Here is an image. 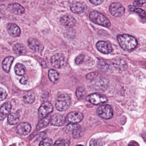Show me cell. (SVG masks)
Masks as SVG:
<instances>
[{"instance_id": "8", "label": "cell", "mask_w": 146, "mask_h": 146, "mask_svg": "<svg viewBox=\"0 0 146 146\" xmlns=\"http://www.w3.org/2000/svg\"><path fill=\"white\" fill-rule=\"evenodd\" d=\"M53 110V106L50 102H46L42 105L38 110V115L40 118L47 116Z\"/></svg>"}, {"instance_id": "25", "label": "cell", "mask_w": 146, "mask_h": 146, "mask_svg": "<svg viewBox=\"0 0 146 146\" xmlns=\"http://www.w3.org/2000/svg\"><path fill=\"white\" fill-rule=\"evenodd\" d=\"M48 76L50 80L53 83H57L59 80V74L54 69H50L48 72Z\"/></svg>"}, {"instance_id": "26", "label": "cell", "mask_w": 146, "mask_h": 146, "mask_svg": "<svg viewBox=\"0 0 146 146\" xmlns=\"http://www.w3.org/2000/svg\"><path fill=\"white\" fill-rule=\"evenodd\" d=\"M76 94L77 98L79 99H84L86 95V91L83 87H79L76 89Z\"/></svg>"}, {"instance_id": "15", "label": "cell", "mask_w": 146, "mask_h": 146, "mask_svg": "<svg viewBox=\"0 0 146 146\" xmlns=\"http://www.w3.org/2000/svg\"><path fill=\"white\" fill-rule=\"evenodd\" d=\"M12 105L9 102L4 103L0 108V121L5 119L9 115Z\"/></svg>"}, {"instance_id": "10", "label": "cell", "mask_w": 146, "mask_h": 146, "mask_svg": "<svg viewBox=\"0 0 146 146\" xmlns=\"http://www.w3.org/2000/svg\"><path fill=\"white\" fill-rule=\"evenodd\" d=\"M96 47L98 50L103 54H109L112 51L111 45L109 42L106 41H99L96 44Z\"/></svg>"}, {"instance_id": "13", "label": "cell", "mask_w": 146, "mask_h": 146, "mask_svg": "<svg viewBox=\"0 0 146 146\" xmlns=\"http://www.w3.org/2000/svg\"><path fill=\"white\" fill-rule=\"evenodd\" d=\"M7 9L10 13L17 15H21L25 13V9L19 3H10L7 6Z\"/></svg>"}, {"instance_id": "22", "label": "cell", "mask_w": 146, "mask_h": 146, "mask_svg": "<svg viewBox=\"0 0 146 146\" xmlns=\"http://www.w3.org/2000/svg\"><path fill=\"white\" fill-rule=\"evenodd\" d=\"M19 118L20 115L19 112L11 113L8 117V123L10 125H15L19 122Z\"/></svg>"}, {"instance_id": "2", "label": "cell", "mask_w": 146, "mask_h": 146, "mask_svg": "<svg viewBox=\"0 0 146 146\" xmlns=\"http://www.w3.org/2000/svg\"><path fill=\"white\" fill-rule=\"evenodd\" d=\"M90 20L94 23L106 27L111 26V23L108 18L103 14L98 11H94L90 13L89 15Z\"/></svg>"}, {"instance_id": "37", "label": "cell", "mask_w": 146, "mask_h": 146, "mask_svg": "<svg viewBox=\"0 0 146 146\" xmlns=\"http://www.w3.org/2000/svg\"><path fill=\"white\" fill-rule=\"evenodd\" d=\"M104 1V0H89L90 3L95 6L100 5Z\"/></svg>"}, {"instance_id": "36", "label": "cell", "mask_w": 146, "mask_h": 146, "mask_svg": "<svg viewBox=\"0 0 146 146\" xmlns=\"http://www.w3.org/2000/svg\"><path fill=\"white\" fill-rule=\"evenodd\" d=\"M28 77L27 75H24L22 77H21V79L20 80V82L21 84L22 85H25L27 83V81H28Z\"/></svg>"}, {"instance_id": "3", "label": "cell", "mask_w": 146, "mask_h": 146, "mask_svg": "<svg viewBox=\"0 0 146 146\" xmlns=\"http://www.w3.org/2000/svg\"><path fill=\"white\" fill-rule=\"evenodd\" d=\"M71 99L68 94L63 93L59 95L56 102V108L60 111H65L70 107Z\"/></svg>"}, {"instance_id": "33", "label": "cell", "mask_w": 146, "mask_h": 146, "mask_svg": "<svg viewBox=\"0 0 146 146\" xmlns=\"http://www.w3.org/2000/svg\"><path fill=\"white\" fill-rule=\"evenodd\" d=\"M99 67H100L99 68L100 69L103 70V71H108L110 68L109 65L104 62H100V63L99 64Z\"/></svg>"}, {"instance_id": "32", "label": "cell", "mask_w": 146, "mask_h": 146, "mask_svg": "<svg viewBox=\"0 0 146 146\" xmlns=\"http://www.w3.org/2000/svg\"><path fill=\"white\" fill-rule=\"evenodd\" d=\"M7 93L3 88L0 87V101H3L6 98Z\"/></svg>"}, {"instance_id": "34", "label": "cell", "mask_w": 146, "mask_h": 146, "mask_svg": "<svg viewBox=\"0 0 146 146\" xmlns=\"http://www.w3.org/2000/svg\"><path fill=\"white\" fill-rule=\"evenodd\" d=\"M98 74L96 73H92L88 74L86 76V78L88 80H93L96 79V77L98 76Z\"/></svg>"}, {"instance_id": "21", "label": "cell", "mask_w": 146, "mask_h": 146, "mask_svg": "<svg viewBox=\"0 0 146 146\" xmlns=\"http://www.w3.org/2000/svg\"><path fill=\"white\" fill-rule=\"evenodd\" d=\"M23 98L25 103L30 104L35 101V96L33 92H26L23 94Z\"/></svg>"}, {"instance_id": "19", "label": "cell", "mask_w": 146, "mask_h": 146, "mask_svg": "<svg viewBox=\"0 0 146 146\" xmlns=\"http://www.w3.org/2000/svg\"><path fill=\"white\" fill-rule=\"evenodd\" d=\"M13 57L9 56L6 57L2 62L3 69L6 73H8L10 70V67L13 61Z\"/></svg>"}, {"instance_id": "29", "label": "cell", "mask_w": 146, "mask_h": 146, "mask_svg": "<svg viewBox=\"0 0 146 146\" xmlns=\"http://www.w3.org/2000/svg\"><path fill=\"white\" fill-rule=\"evenodd\" d=\"M70 142L67 140L60 139L57 140L54 144V146H69Z\"/></svg>"}, {"instance_id": "27", "label": "cell", "mask_w": 146, "mask_h": 146, "mask_svg": "<svg viewBox=\"0 0 146 146\" xmlns=\"http://www.w3.org/2000/svg\"><path fill=\"white\" fill-rule=\"evenodd\" d=\"M128 9L130 11L132 12H135L139 14L141 17H144L145 16L146 13L145 12L143 9L139 8H136L134 6L130 5L128 6Z\"/></svg>"}, {"instance_id": "20", "label": "cell", "mask_w": 146, "mask_h": 146, "mask_svg": "<svg viewBox=\"0 0 146 146\" xmlns=\"http://www.w3.org/2000/svg\"><path fill=\"white\" fill-rule=\"evenodd\" d=\"M51 117L50 115L47 116L44 118H42V119L38 122V123L37 125V130H40L42 128L47 127L49 123L51 121Z\"/></svg>"}, {"instance_id": "11", "label": "cell", "mask_w": 146, "mask_h": 146, "mask_svg": "<svg viewBox=\"0 0 146 146\" xmlns=\"http://www.w3.org/2000/svg\"><path fill=\"white\" fill-rule=\"evenodd\" d=\"M27 43L29 47L35 52H41L43 50V45L37 39L33 38L29 39Z\"/></svg>"}, {"instance_id": "12", "label": "cell", "mask_w": 146, "mask_h": 146, "mask_svg": "<svg viewBox=\"0 0 146 146\" xmlns=\"http://www.w3.org/2000/svg\"><path fill=\"white\" fill-rule=\"evenodd\" d=\"M60 21L62 25L68 28L74 26L76 23L75 19L70 15H65L62 16L60 19Z\"/></svg>"}, {"instance_id": "24", "label": "cell", "mask_w": 146, "mask_h": 146, "mask_svg": "<svg viewBox=\"0 0 146 146\" xmlns=\"http://www.w3.org/2000/svg\"><path fill=\"white\" fill-rule=\"evenodd\" d=\"M14 70L15 74L19 76L24 75L26 73L25 67L22 63H17L15 66Z\"/></svg>"}, {"instance_id": "9", "label": "cell", "mask_w": 146, "mask_h": 146, "mask_svg": "<svg viewBox=\"0 0 146 146\" xmlns=\"http://www.w3.org/2000/svg\"><path fill=\"white\" fill-rule=\"evenodd\" d=\"M83 119V115L81 112L73 111L67 115L66 121L70 123H76L81 121Z\"/></svg>"}, {"instance_id": "6", "label": "cell", "mask_w": 146, "mask_h": 146, "mask_svg": "<svg viewBox=\"0 0 146 146\" xmlns=\"http://www.w3.org/2000/svg\"><path fill=\"white\" fill-rule=\"evenodd\" d=\"M86 100L94 105L101 104L106 103L107 101V98L98 93H94L88 96Z\"/></svg>"}, {"instance_id": "31", "label": "cell", "mask_w": 146, "mask_h": 146, "mask_svg": "<svg viewBox=\"0 0 146 146\" xmlns=\"http://www.w3.org/2000/svg\"><path fill=\"white\" fill-rule=\"evenodd\" d=\"M84 58H85V56L83 55H80L76 57V58L75 61L76 63L77 64H80L83 63L84 61Z\"/></svg>"}, {"instance_id": "35", "label": "cell", "mask_w": 146, "mask_h": 146, "mask_svg": "<svg viewBox=\"0 0 146 146\" xmlns=\"http://www.w3.org/2000/svg\"><path fill=\"white\" fill-rule=\"evenodd\" d=\"M146 3V0H135L134 5L136 7H140Z\"/></svg>"}, {"instance_id": "17", "label": "cell", "mask_w": 146, "mask_h": 146, "mask_svg": "<svg viewBox=\"0 0 146 146\" xmlns=\"http://www.w3.org/2000/svg\"><path fill=\"white\" fill-rule=\"evenodd\" d=\"M66 121V119L64 116L59 114H55L51 118V123L54 126H62Z\"/></svg>"}, {"instance_id": "4", "label": "cell", "mask_w": 146, "mask_h": 146, "mask_svg": "<svg viewBox=\"0 0 146 146\" xmlns=\"http://www.w3.org/2000/svg\"><path fill=\"white\" fill-rule=\"evenodd\" d=\"M97 113L99 116L104 119H110L113 116V110L110 105H104L98 108Z\"/></svg>"}, {"instance_id": "39", "label": "cell", "mask_w": 146, "mask_h": 146, "mask_svg": "<svg viewBox=\"0 0 146 146\" xmlns=\"http://www.w3.org/2000/svg\"><path fill=\"white\" fill-rule=\"evenodd\" d=\"M0 21H1V18H0Z\"/></svg>"}, {"instance_id": "7", "label": "cell", "mask_w": 146, "mask_h": 146, "mask_svg": "<svg viewBox=\"0 0 146 146\" xmlns=\"http://www.w3.org/2000/svg\"><path fill=\"white\" fill-rule=\"evenodd\" d=\"M110 11L112 15L115 17H119L124 14L125 9L121 3L114 2L110 6Z\"/></svg>"}, {"instance_id": "28", "label": "cell", "mask_w": 146, "mask_h": 146, "mask_svg": "<svg viewBox=\"0 0 146 146\" xmlns=\"http://www.w3.org/2000/svg\"><path fill=\"white\" fill-rule=\"evenodd\" d=\"M80 127V125L76 123H70L66 127V131L67 133H72L75 131L76 129Z\"/></svg>"}, {"instance_id": "30", "label": "cell", "mask_w": 146, "mask_h": 146, "mask_svg": "<svg viewBox=\"0 0 146 146\" xmlns=\"http://www.w3.org/2000/svg\"><path fill=\"white\" fill-rule=\"evenodd\" d=\"M53 144V141L51 139L49 138H46L43 140L40 144L39 146H51Z\"/></svg>"}, {"instance_id": "18", "label": "cell", "mask_w": 146, "mask_h": 146, "mask_svg": "<svg viewBox=\"0 0 146 146\" xmlns=\"http://www.w3.org/2000/svg\"><path fill=\"white\" fill-rule=\"evenodd\" d=\"M71 9L73 13L76 14L82 13L85 9V7L82 3L78 2H73L71 5Z\"/></svg>"}, {"instance_id": "16", "label": "cell", "mask_w": 146, "mask_h": 146, "mask_svg": "<svg viewBox=\"0 0 146 146\" xmlns=\"http://www.w3.org/2000/svg\"><path fill=\"white\" fill-rule=\"evenodd\" d=\"M7 30L10 36L14 37H19L21 34L19 27L13 23H9L7 26Z\"/></svg>"}, {"instance_id": "1", "label": "cell", "mask_w": 146, "mask_h": 146, "mask_svg": "<svg viewBox=\"0 0 146 146\" xmlns=\"http://www.w3.org/2000/svg\"><path fill=\"white\" fill-rule=\"evenodd\" d=\"M117 39L120 46L127 51L133 49L138 44L135 38L128 34L118 35Z\"/></svg>"}, {"instance_id": "14", "label": "cell", "mask_w": 146, "mask_h": 146, "mask_svg": "<svg viewBox=\"0 0 146 146\" xmlns=\"http://www.w3.org/2000/svg\"><path fill=\"white\" fill-rule=\"evenodd\" d=\"M31 130V127L28 123H22L17 127V133L21 135H27L30 133Z\"/></svg>"}, {"instance_id": "5", "label": "cell", "mask_w": 146, "mask_h": 146, "mask_svg": "<svg viewBox=\"0 0 146 146\" xmlns=\"http://www.w3.org/2000/svg\"><path fill=\"white\" fill-rule=\"evenodd\" d=\"M50 62L54 67L60 69L66 66V59L63 55L56 54L51 57Z\"/></svg>"}, {"instance_id": "23", "label": "cell", "mask_w": 146, "mask_h": 146, "mask_svg": "<svg viewBox=\"0 0 146 146\" xmlns=\"http://www.w3.org/2000/svg\"><path fill=\"white\" fill-rule=\"evenodd\" d=\"M13 50L15 53L19 55H24L27 52L25 47L21 43H17L15 45L13 48Z\"/></svg>"}, {"instance_id": "38", "label": "cell", "mask_w": 146, "mask_h": 146, "mask_svg": "<svg viewBox=\"0 0 146 146\" xmlns=\"http://www.w3.org/2000/svg\"><path fill=\"white\" fill-rule=\"evenodd\" d=\"M102 145L100 143V141L97 140H92L90 142V145L91 146H98Z\"/></svg>"}]
</instances>
